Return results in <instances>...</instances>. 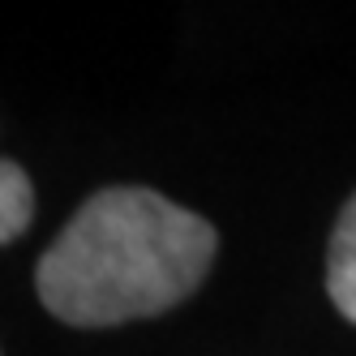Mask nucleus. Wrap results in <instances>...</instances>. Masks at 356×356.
Instances as JSON below:
<instances>
[{"instance_id": "7ed1b4c3", "label": "nucleus", "mask_w": 356, "mask_h": 356, "mask_svg": "<svg viewBox=\"0 0 356 356\" xmlns=\"http://www.w3.org/2000/svg\"><path fill=\"white\" fill-rule=\"evenodd\" d=\"M35 215V193H31V176L22 172L13 159L0 163V241L13 245Z\"/></svg>"}, {"instance_id": "f03ea898", "label": "nucleus", "mask_w": 356, "mask_h": 356, "mask_svg": "<svg viewBox=\"0 0 356 356\" xmlns=\"http://www.w3.org/2000/svg\"><path fill=\"white\" fill-rule=\"evenodd\" d=\"M326 292H330V300H335V309L348 322H356V193L348 197V207L339 211L335 236H330Z\"/></svg>"}, {"instance_id": "f257e3e1", "label": "nucleus", "mask_w": 356, "mask_h": 356, "mask_svg": "<svg viewBox=\"0 0 356 356\" xmlns=\"http://www.w3.org/2000/svg\"><path fill=\"white\" fill-rule=\"evenodd\" d=\"M215 227L155 189L116 185L86 197L39 258L43 309L69 326H120L181 305L215 262Z\"/></svg>"}]
</instances>
